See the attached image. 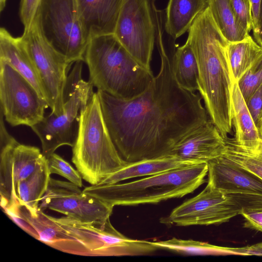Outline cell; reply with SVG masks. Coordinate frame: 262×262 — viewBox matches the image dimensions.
I'll list each match as a JSON object with an SVG mask.
<instances>
[{"instance_id": "6da1fadb", "label": "cell", "mask_w": 262, "mask_h": 262, "mask_svg": "<svg viewBox=\"0 0 262 262\" xmlns=\"http://www.w3.org/2000/svg\"><path fill=\"white\" fill-rule=\"evenodd\" d=\"M161 36L159 31V72L143 93L126 100L97 91L111 139L127 163L169 155L183 137L208 120L200 94L177 82Z\"/></svg>"}, {"instance_id": "7a4b0ae2", "label": "cell", "mask_w": 262, "mask_h": 262, "mask_svg": "<svg viewBox=\"0 0 262 262\" xmlns=\"http://www.w3.org/2000/svg\"><path fill=\"white\" fill-rule=\"evenodd\" d=\"M195 56L199 92L210 120L226 139L232 130L234 80L227 55L228 41L208 7L195 19L187 39Z\"/></svg>"}, {"instance_id": "3957f363", "label": "cell", "mask_w": 262, "mask_h": 262, "mask_svg": "<svg viewBox=\"0 0 262 262\" xmlns=\"http://www.w3.org/2000/svg\"><path fill=\"white\" fill-rule=\"evenodd\" d=\"M84 61L93 86L123 99H131L141 94L154 78L152 71L141 65L114 33L91 37Z\"/></svg>"}, {"instance_id": "277c9868", "label": "cell", "mask_w": 262, "mask_h": 262, "mask_svg": "<svg viewBox=\"0 0 262 262\" xmlns=\"http://www.w3.org/2000/svg\"><path fill=\"white\" fill-rule=\"evenodd\" d=\"M208 163L167 170L124 183L91 185L83 191L114 207L156 204L193 192L204 183Z\"/></svg>"}, {"instance_id": "5b68a950", "label": "cell", "mask_w": 262, "mask_h": 262, "mask_svg": "<svg viewBox=\"0 0 262 262\" xmlns=\"http://www.w3.org/2000/svg\"><path fill=\"white\" fill-rule=\"evenodd\" d=\"M72 161L82 179L91 185H98L127 163L111 139L97 92L82 112Z\"/></svg>"}, {"instance_id": "8992f818", "label": "cell", "mask_w": 262, "mask_h": 262, "mask_svg": "<svg viewBox=\"0 0 262 262\" xmlns=\"http://www.w3.org/2000/svg\"><path fill=\"white\" fill-rule=\"evenodd\" d=\"M82 62H76L68 76L63 113L56 115L51 112L31 127L39 138L46 158L60 146H73L82 112L94 93L92 84L81 77Z\"/></svg>"}, {"instance_id": "52a82bcc", "label": "cell", "mask_w": 262, "mask_h": 262, "mask_svg": "<svg viewBox=\"0 0 262 262\" xmlns=\"http://www.w3.org/2000/svg\"><path fill=\"white\" fill-rule=\"evenodd\" d=\"M35 21L46 40L69 62L84 61L89 38L77 0H41Z\"/></svg>"}, {"instance_id": "ba28073f", "label": "cell", "mask_w": 262, "mask_h": 262, "mask_svg": "<svg viewBox=\"0 0 262 262\" xmlns=\"http://www.w3.org/2000/svg\"><path fill=\"white\" fill-rule=\"evenodd\" d=\"M50 217L75 239L78 255H138L159 249L152 242L126 237L114 227L110 218L83 222L67 216Z\"/></svg>"}, {"instance_id": "9c48e42d", "label": "cell", "mask_w": 262, "mask_h": 262, "mask_svg": "<svg viewBox=\"0 0 262 262\" xmlns=\"http://www.w3.org/2000/svg\"><path fill=\"white\" fill-rule=\"evenodd\" d=\"M21 37L38 74L51 112L61 114L67 73L72 63L46 40L35 21Z\"/></svg>"}, {"instance_id": "30bf717a", "label": "cell", "mask_w": 262, "mask_h": 262, "mask_svg": "<svg viewBox=\"0 0 262 262\" xmlns=\"http://www.w3.org/2000/svg\"><path fill=\"white\" fill-rule=\"evenodd\" d=\"M1 112L11 126L32 127L45 117L47 101L8 63L0 60Z\"/></svg>"}, {"instance_id": "8fae6325", "label": "cell", "mask_w": 262, "mask_h": 262, "mask_svg": "<svg viewBox=\"0 0 262 262\" xmlns=\"http://www.w3.org/2000/svg\"><path fill=\"white\" fill-rule=\"evenodd\" d=\"M151 0H124L114 34L129 54L146 69L150 62L157 34Z\"/></svg>"}, {"instance_id": "7c38bea8", "label": "cell", "mask_w": 262, "mask_h": 262, "mask_svg": "<svg viewBox=\"0 0 262 262\" xmlns=\"http://www.w3.org/2000/svg\"><path fill=\"white\" fill-rule=\"evenodd\" d=\"M241 208L233 195L207 184L199 194L175 208L168 216L161 218L160 222L180 226L219 225L241 214Z\"/></svg>"}, {"instance_id": "4fadbf2b", "label": "cell", "mask_w": 262, "mask_h": 262, "mask_svg": "<svg viewBox=\"0 0 262 262\" xmlns=\"http://www.w3.org/2000/svg\"><path fill=\"white\" fill-rule=\"evenodd\" d=\"M1 116L0 195L1 206L19 202V181L31 175L47 158L37 147L17 142L9 134Z\"/></svg>"}, {"instance_id": "5bb4252c", "label": "cell", "mask_w": 262, "mask_h": 262, "mask_svg": "<svg viewBox=\"0 0 262 262\" xmlns=\"http://www.w3.org/2000/svg\"><path fill=\"white\" fill-rule=\"evenodd\" d=\"M80 187L67 181L50 178L39 207L49 209L83 222L110 218L114 207L84 193Z\"/></svg>"}, {"instance_id": "9a60e30c", "label": "cell", "mask_w": 262, "mask_h": 262, "mask_svg": "<svg viewBox=\"0 0 262 262\" xmlns=\"http://www.w3.org/2000/svg\"><path fill=\"white\" fill-rule=\"evenodd\" d=\"M225 139L210 119L193 128L172 148L169 155L197 163H208L226 151Z\"/></svg>"}, {"instance_id": "2e32d148", "label": "cell", "mask_w": 262, "mask_h": 262, "mask_svg": "<svg viewBox=\"0 0 262 262\" xmlns=\"http://www.w3.org/2000/svg\"><path fill=\"white\" fill-rule=\"evenodd\" d=\"M208 183L227 194L262 196V179L222 156L208 163Z\"/></svg>"}, {"instance_id": "e0dca14e", "label": "cell", "mask_w": 262, "mask_h": 262, "mask_svg": "<svg viewBox=\"0 0 262 262\" xmlns=\"http://www.w3.org/2000/svg\"><path fill=\"white\" fill-rule=\"evenodd\" d=\"M124 0H77L81 18L89 38L114 33Z\"/></svg>"}, {"instance_id": "ac0fdd59", "label": "cell", "mask_w": 262, "mask_h": 262, "mask_svg": "<svg viewBox=\"0 0 262 262\" xmlns=\"http://www.w3.org/2000/svg\"><path fill=\"white\" fill-rule=\"evenodd\" d=\"M0 60L9 64L26 78L46 100L40 79L21 36H13L4 28L0 29Z\"/></svg>"}, {"instance_id": "d6986e66", "label": "cell", "mask_w": 262, "mask_h": 262, "mask_svg": "<svg viewBox=\"0 0 262 262\" xmlns=\"http://www.w3.org/2000/svg\"><path fill=\"white\" fill-rule=\"evenodd\" d=\"M199 163L172 155L127 163L116 172L109 175L98 185L113 184L140 177H147L167 170Z\"/></svg>"}, {"instance_id": "ffe728a7", "label": "cell", "mask_w": 262, "mask_h": 262, "mask_svg": "<svg viewBox=\"0 0 262 262\" xmlns=\"http://www.w3.org/2000/svg\"><path fill=\"white\" fill-rule=\"evenodd\" d=\"M20 211L23 217L38 232V241L54 249L68 253L71 241L75 239L68 235L50 216L43 213L39 207L34 209L20 205Z\"/></svg>"}, {"instance_id": "44dd1931", "label": "cell", "mask_w": 262, "mask_h": 262, "mask_svg": "<svg viewBox=\"0 0 262 262\" xmlns=\"http://www.w3.org/2000/svg\"><path fill=\"white\" fill-rule=\"evenodd\" d=\"M208 7V0H169L165 29L173 39L184 34Z\"/></svg>"}, {"instance_id": "7402d4cb", "label": "cell", "mask_w": 262, "mask_h": 262, "mask_svg": "<svg viewBox=\"0 0 262 262\" xmlns=\"http://www.w3.org/2000/svg\"><path fill=\"white\" fill-rule=\"evenodd\" d=\"M233 124L236 142L247 148L255 147L262 139L238 87L234 82L232 90Z\"/></svg>"}, {"instance_id": "603a6c76", "label": "cell", "mask_w": 262, "mask_h": 262, "mask_svg": "<svg viewBox=\"0 0 262 262\" xmlns=\"http://www.w3.org/2000/svg\"><path fill=\"white\" fill-rule=\"evenodd\" d=\"M171 65L173 76L180 86L191 92L199 91L198 66L187 40L184 45L177 48Z\"/></svg>"}, {"instance_id": "cb8c5ba5", "label": "cell", "mask_w": 262, "mask_h": 262, "mask_svg": "<svg viewBox=\"0 0 262 262\" xmlns=\"http://www.w3.org/2000/svg\"><path fill=\"white\" fill-rule=\"evenodd\" d=\"M261 54L262 47L250 35L242 40L228 42L227 55L234 82H237Z\"/></svg>"}, {"instance_id": "d4e9b609", "label": "cell", "mask_w": 262, "mask_h": 262, "mask_svg": "<svg viewBox=\"0 0 262 262\" xmlns=\"http://www.w3.org/2000/svg\"><path fill=\"white\" fill-rule=\"evenodd\" d=\"M50 175L46 160L29 177L19 181L17 195L20 205L37 208L48 189Z\"/></svg>"}, {"instance_id": "484cf974", "label": "cell", "mask_w": 262, "mask_h": 262, "mask_svg": "<svg viewBox=\"0 0 262 262\" xmlns=\"http://www.w3.org/2000/svg\"><path fill=\"white\" fill-rule=\"evenodd\" d=\"M212 18L228 42L243 40L249 35L239 25L230 0H208Z\"/></svg>"}, {"instance_id": "4316f807", "label": "cell", "mask_w": 262, "mask_h": 262, "mask_svg": "<svg viewBox=\"0 0 262 262\" xmlns=\"http://www.w3.org/2000/svg\"><path fill=\"white\" fill-rule=\"evenodd\" d=\"M225 141L226 149L222 156L262 179V139L252 148L242 146L234 138L227 137Z\"/></svg>"}, {"instance_id": "83f0119b", "label": "cell", "mask_w": 262, "mask_h": 262, "mask_svg": "<svg viewBox=\"0 0 262 262\" xmlns=\"http://www.w3.org/2000/svg\"><path fill=\"white\" fill-rule=\"evenodd\" d=\"M158 249L187 254L205 255L222 253L223 248L209 244L207 243L192 239L185 240L173 237L171 239L152 242Z\"/></svg>"}, {"instance_id": "f1b7e54d", "label": "cell", "mask_w": 262, "mask_h": 262, "mask_svg": "<svg viewBox=\"0 0 262 262\" xmlns=\"http://www.w3.org/2000/svg\"><path fill=\"white\" fill-rule=\"evenodd\" d=\"M241 205V214L245 219L244 227L262 232V196L231 194Z\"/></svg>"}, {"instance_id": "f546056e", "label": "cell", "mask_w": 262, "mask_h": 262, "mask_svg": "<svg viewBox=\"0 0 262 262\" xmlns=\"http://www.w3.org/2000/svg\"><path fill=\"white\" fill-rule=\"evenodd\" d=\"M237 84L246 102L262 84V54L238 80Z\"/></svg>"}, {"instance_id": "4dcf8cb0", "label": "cell", "mask_w": 262, "mask_h": 262, "mask_svg": "<svg viewBox=\"0 0 262 262\" xmlns=\"http://www.w3.org/2000/svg\"><path fill=\"white\" fill-rule=\"evenodd\" d=\"M50 174H57L79 187L83 186L82 178L76 169L61 157L55 152L47 158Z\"/></svg>"}, {"instance_id": "1f68e13d", "label": "cell", "mask_w": 262, "mask_h": 262, "mask_svg": "<svg viewBox=\"0 0 262 262\" xmlns=\"http://www.w3.org/2000/svg\"><path fill=\"white\" fill-rule=\"evenodd\" d=\"M237 22L241 27L249 33L252 30L253 20L249 0H230Z\"/></svg>"}, {"instance_id": "d6a6232c", "label": "cell", "mask_w": 262, "mask_h": 262, "mask_svg": "<svg viewBox=\"0 0 262 262\" xmlns=\"http://www.w3.org/2000/svg\"><path fill=\"white\" fill-rule=\"evenodd\" d=\"M19 202L8 205L2 210L8 217L25 232L39 240V234L34 228L23 217L20 211Z\"/></svg>"}, {"instance_id": "836d02e7", "label": "cell", "mask_w": 262, "mask_h": 262, "mask_svg": "<svg viewBox=\"0 0 262 262\" xmlns=\"http://www.w3.org/2000/svg\"><path fill=\"white\" fill-rule=\"evenodd\" d=\"M41 0H20L19 15L24 30L28 31L35 21Z\"/></svg>"}, {"instance_id": "e575fe53", "label": "cell", "mask_w": 262, "mask_h": 262, "mask_svg": "<svg viewBox=\"0 0 262 262\" xmlns=\"http://www.w3.org/2000/svg\"><path fill=\"white\" fill-rule=\"evenodd\" d=\"M255 125H257L262 113V84L246 102Z\"/></svg>"}, {"instance_id": "d590c367", "label": "cell", "mask_w": 262, "mask_h": 262, "mask_svg": "<svg viewBox=\"0 0 262 262\" xmlns=\"http://www.w3.org/2000/svg\"><path fill=\"white\" fill-rule=\"evenodd\" d=\"M230 251L237 254L262 256V243L242 248H230Z\"/></svg>"}, {"instance_id": "8d00e7d4", "label": "cell", "mask_w": 262, "mask_h": 262, "mask_svg": "<svg viewBox=\"0 0 262 262\" xmlns=\"http://www.w3.org/2000/svg\"><path fill=\"white\" fill-rule=\"evenodd\" d=\"M251 4L253 26V32H254L257 27L259 15L260 12L262 0H249Z\"/></svg>"}, {"instance_id": "74e56055", "label": "cell", "mask_w": 262, "mask_h": 262, "mask_svg": "<svg viewBox=\"0 0 262 262\" xmlns=\"http://www.w3.org/2000/svg\"><path fill=\"white\" fill-rule=\"evenodd\" d=\"M253 33L254 40L262 47V3L258 26L256 30Z\"/></svg>"}, {"instance_id": "f35d334b", "label": "cell", "mask_w": 262, "mask_h": 262, "mask_svg": "<svg viewBox=\"0 0 262 262\" xmlns=\"http://www.w3.org/2000/svg\"><path fill=\"white\" fill-rule=\"evenodd\" d=\"M257 129L258 130L259 135L262 138V113L257 125Z\"/></svg>"}, {"instance_id": "ab89813d", "label": "cell", "mask_w": 262, "mask_h": 262, "mask_svg": "<svg viewBox=\"0 0 262 262\" xmlns=\"http://www.w3.org/2000/svg\"><path fill=\"white\" fill-rule=\"evenodd\" d=\"M7 0H0V11L2 12L5 8Z\"/></svg>"}]
</instances>
